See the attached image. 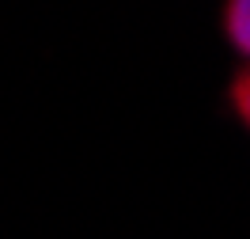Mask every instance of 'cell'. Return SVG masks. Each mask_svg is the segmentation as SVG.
Instances as JSON below:
<instances>
[{
    "instance_id": "cell-1",
    "label": "cell",
    "mask_w": 250,
    "mask_h": 239,
    "mask_svg": "<svg viewBox=\"0 0 250 239\" xmlns=\"http://www.w3.org/2000/svg\"><path fill=\"white\" fill-rule=\"evenodd\" d=\"M224 31L235 42V49L250 57V0H231L224 8Z\"/></svg>"
},
{
    "instance_id": "cell-2",
    "label": "cell",
    "mask_w": 250,
    "mask_h": 239,
    "mask_svg": "<svg viewBox=\"0 0 250 239\" xmlns=\"http://www.w3.org/2000/svg\"><path fill=\"white\" fill-rule=\"evenodd\" d=\"M231 103H235V110H239V118L250 126V68L239 72V80L231 84Z\"/></svg>"
}]
</instances>
